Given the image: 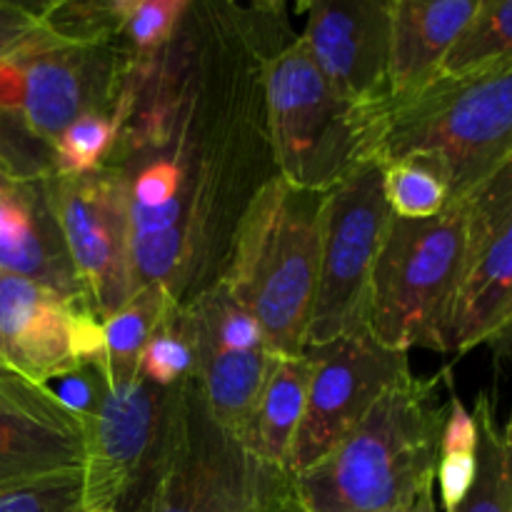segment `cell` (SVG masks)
<instances>
[{
  "instance_id": "1",
  "label": "cell",
  "mask_w": 512,
  "mask_h": 512,
  "mask_svg": "<svg viewBox=\"0 0 512 512\" xmlns=\"http://www.w3.org/2000/svg\"><path fill=\"white\" fill-rule=\"evenodd\" d=\"M288 30L283 3H190L155 55H135L103 168L128 195L138 288L190 305L220 283L255 195L278 178L263 63Z\"/></svg>"
},
{
  "instance_id": "2",
  "label": "cell",
  "mask_w": 512,
  "mask_h": 512,
  "mask_svg": "<svg viewBox=\"0 0 512 512\" xmlns=\"http://www.w3.org/2000/svg\"><path fill=\"white\" fill-rule=\"evenodd\" d=\"M445 370L405 378L305 473L290 480L285 512H390L435 488L448 400Z\"/></svg>"
},
{
  "instance_id": "3",
  "label": "cell",
  "mask_w": 512,
  "mask_h": 512,
  "mask_svg": "<svg viewBox=\"0 0 512 512\" xmlns=\"http://www.w3.org/2000/svg\"><path fill=\"white\" fill-rule=\"evenodd\" d=\"M325 193L270 180L233 238L220 285L253 315L275 355H300L320 270Z\"/></svg>"
},
{
  "instance_id": "4",
  "label": "cell",
  "mask_w": 512,
  "mask_h": 512,
  "mask_svg": "<svg viewBox=\"0 0 512 512\" xmlns=\"http://www.w3.org/2000/svg\"><path fill=\"white\" fill-rule=\"evenodd\" d=\"M290 480L210 413L190 378L173 388L158 453L123 512H285Z\"/></svg>"
},
{
  "instance_id": "5",
  "label": "cell",
  "mask_w": 512,
  "mask_h": 512,
  "mask_svg": "<svg viewBox=\"0 0 512 512\" xmlns=\"http://www.w3.org/2000/svg\"><path fill=\"white\" fill-rule=\"evenodd\" d=\"M275 168L295 188L328 193L375 160L383 110L335 93L300 33L288 30L263 63Z\"/></svg>"
},
{
  "instance_id": "6",
  "label": "cell",
  "mask_w": 512,
  "mask_h": 512,
  "mask_svg": "<svg viewBox=\"0 0 512 512\" xmlns=\"http://www.w3.org/2000/svg\"><path fill=\"white\" fill-rule=\"evenodd\" d=\"M430 155L443 165L453 203L512 160V63L435 78L383 110L378 163Z\"/></svg>"
},
{
  "instance_id": "7",
  "label": "cell",
  "mask_w": 512,
  "mask_h": 512,
  "mask_svg": "<svg viewBox=\"0 0 512 512\" xmlns=\"http://www.w3.org/2000/svg\"><path fill=\"white\" fill-rule=\"evenodd\" d=\"M465 253V203L428 220L393 218L370 275L365 328L398 353H450Z\"/></svg>"
},
{
  "instance_id": "8",
  "label": "cell",
  "mask_w": 512,
  "mask_h": 512,
  "mask_svg": "<svg viewBox=\"0 0 512 512\" xmlns=\"http://www.w3.org/2000/svg\"><path fill=\"white\" fill-rule=\"evenodd\" d=\"M133 60L125 40L80 45L45 38L0 60V113L53 148L83 115L118 113Z\"/></svg>"
},
{
  "instance_id": "9",
  "label": "cell",
  "mask_w": 512,
  "mask_h": 512,
  "mask_svg": "<svg viewBox=\"0 0 512 512\" xmlns=\"http://www.w3.org/2000/svg\"><path fill=\"white\" fill-rule=\"evenodd\" d=\"M390 223L393 210L385 200L383 163L378 160L360 165L325 193L318 290L305 348L365 328L370 275Z\"/></svg>"
},
{
  "instance_id": "10",
  "label": "cell",
  "mask_w": 512,
  "mask_h": 512,
  "mask_svg": "<svg viewBox=\"0 0 512 512\" xmlns=\"http://www.w3.org/2000/svg\"><path fill=\"white\" fill-rule=\"evenodd\" d=\"M313 360L303 423L290 450V475L318 465L380 398L413 375L408 353L380 345L368 328L305 348Z\"/></svg>"
},
{
  "instance_id": "11",
  "label": "cell",
  "mask_w": 512,
  "mask_h": 512,
  "mask_svg": "<svg viewBox=\"0 0 512 512\" xmlns=\"http://www.w3.org/2000/svg\"><path fill=\"white\" fill-rule=\"evenodd\" d=\"M50 200L73 268L100 318L135 295L128 195L118 170L50 175Z\"/></svg>"
},
{
  "instance_id": "12",
  "label": "cell",
  "mask_w": 512,
  "mask_h": 512,
  "mask_svg": "<svg viewBox=\"0 0 512 512\" xmlns=\"http://www.w3.org/2000/svg\"><path fill=\"white\" fill-rule=\"evenodd\" d=\"M173 388L138 375L128 383L100 378L98 393L80 413L85 433V510H125L143 485L168 418Z\"/></svg>"
},
{
  "instance_id": "13",
  "label": "cell",
  "mask_w": 512,
  "mask_h": 512,
  "mask_svg": "<svg viewBox=\"0 0 512 512\" xmlns=\"http://www.w3.org/2000/svg\"><path fill=\"white\" fill-rule=\"evenodd\" d=\"M103 318L90 300L0 273V363L50 385L83 368H103Z\"/></svg>"
},
{
  "instance_id": "14",
  "label": "cell",
  "mask_w": 512,
  "mask_h": 512,
  "mask_svg": "<svg viewBox=\"0 0 512 512\" xmlns=\"http://www.w3.org/2000/svg\"><path fill=\"white\" fill-rule=\"evenodd\" d=\"M465 203V253L450 353L493 345L512 323V160Z\"/></svg>"
},
{
  "instance_id": "15",
  "label": "cell",
  "mask_w": 512,
  "mask_h": 512,
  "mask_svg": "<svg viewBox=\"0 0 512 512\" xmlns=\"http://www.w3.org/2000/svg\"><path fill=\"white\" fill-rule=\"evenodd\" d=\"M188 310L195 340V383L210 413L245 440L270 365V350L258 320L223 288L200 293Z\"/></svg>"
},
{
  "instance_id": "16",
  "label": "cell",
  "mask_w": 512,
  "mask_h": 512,
  "mask_svg": "<svg viewBox=\"0 0 512 512\" xmlns=\"http://www.w3.org/2000/svg\"><path fill=\"white\" fill-rule=\"evenodd\" d=\"M390 3L320 0L305 5L300 33L335 93L365 108L390 103Z\"/></svg>"
},
{
  "instance_id": "17",
  "label": "cell",
  "mask_w": 512,
  "mask_h": 512,
  "mask_svg": "<svg viewBox=\"0 0 512 512\" xmlns=\"http://www.w3.org/2000/svg\"><path fill=\"white\" fill-rule=\"evenodd\" d=\"M85 433L78 413L0 363V485L83 470Z\"/></svg>"
},
{
  "instance_id": "18",
  "label": "cell",
  "mask_w": 512,
  "mask_h": 512,
  "mask_svg": "<svg viewBox=\"0 0 512 512\" xmlns=\"http://www.w3.org/2000/svg\"><path fill=\"white\" fill-rule=\"evenodd\" d=\"M48 178L0 173V273L33 280L65 298L90 300L65 248Z\"/></svg>"
},
{
  "instance_id": "19",
  "label": "cell",
  "mask_w": 512,
  "mask_h": 512,
  "mask_svg": "<svg viewBox=\"0 0 512 512\" xmlns=\"http://www.w3.org/2000/svg\"><path fill=\"white\" fill-rule=\"evenodd\" d=\"M480 0H393L390 3V103L413 98L438 78L445 55Z\"/></svg>"
},
{
  "instance_id": "20",
  "label": "cell",
  "mask_w": 512,
  "mask_h": 512,
  "mask_svg": "<svg viewBox=\"0 0 512 512\" xmlns=\"http://www.w3.org/2000/svg\"><path fill=\"white\" fill-rule=\"evenodd\" d=\"M310 378L313 360L305 350L300 355H278L255 403L245 443L260 463L278 473L290 475V450L303 423Z\"/></svg>"
},
{
  "instance_id": "21",
  "label": "cell",
  "mask_w": 512,
  "mask_h": 512,
  "mask_svg": "<svg viewBox=\"0 0 512 512\" xmlns=\"http://www.w3.org/2000/svg\"><path fill=\"white\" fill-rule=\"evenodd\" d=\"M173 303L160 288H138L123 308L103 320L105 355L100 373L105 380L128 383L138 378L140 353Z\"/></svg>"
},
{
  "instance_id": "22",
  "label": "cell",
  "mask_w": 512,
  "mask_h": 512,
  "mask_svg": "<svg viewBox=\"0 0 512 512\" xmlns=\"http://www.w3.org/2000/svg\"><path fill=\"white\" fill-rule=\"evenodd\" d=\"M503 63H512V0H480L445 55L438 78H458Z\"/></svg>"
},
{
  "instance_id": "23",
  "label": "cell",
  "mask_w": 512,
  "mask_h": 512,
  "mask_svg": "<svg viewBox=\"0 0 512 512\" xmlns=\"http://www.w3.org/2000/svg\"><path fill=\"white\" fill-rule=\"evenodd\" d=\"M383 190L393 218L428 220L453 203L443 165L430 155H405L383 163Z\"/></svg>"
},
{
  "instance_id": "24",
  "label": "cell",
  "mask_w": 512,
  "mask_h": 512,
  "mask_svg": "<svg viewBox=\"0 0 512 512\" xmlns=\"http://www.w3.org/2000/svg\"><path fill=\"white\" fill-rule=\"evenodd\" d=\"M473 418L478 423V470L465 498L448 512H512V485L505 468L503 433L488 393L478 395Z\"/></svg>"
},
{
  "instance_id": "25",
  "label": "cell",
  "mask_w": 512,
  "mask_h": 512,
  "mask_svg": "<svg viewBox=\"0 0 512 512\" xmlns=\"http://www.w3.org/2000/svg\"><path fill=\"white\" fill-rule=\"evenodd\" d=\"M445 385L450 390L448 418L440 438V458L435 480L445 510H453L470 490L478 470V423L453 390L450 370H445Z\"/></svg>"
},
{
  "instance_id": "26",
  "label": "cell",
  "mask_w": 512,
  "mask_h": 512,
  "mask_svg": "<svg viewBox=\"0 0 512 512\" xmlns=\"http://www.w3.org/2000/svg\"><path fill=\"white\" fill-rule=\"evenodd\" d=\"M138 375L158 388H178L195 378V340L188 310L170 305L138 360Z\"/></svg>"
},
{
  "instance_id": "27",
  "label": "cell",
  "mask_w": 512,
  "mask_h": 512,
  "mask_svg": "<svg viewBox=\"0 0 512 512\" xmlns=\"http://www.w3.org/2000/svg\"><path fill=\"white\" fill-rule=\"evenodd\" d=\"M118 113H88L70 123L53 143V175L95 173L113 153Z\"/></svg>"
},
{
  "instance_id": "28",
  "label": "cell",
  "mask_w": 512,
  "mask_h": 512,
  "mask_svg": "<svg viewBox=\"0 0 512 512\" xmlns=\"http://www.w3.org/2000/svg\"><path fill=\"white\" fill-rule=\"evenodd\" d=\"M40 20L50 38L60 43L100 45L123 40L120 0H93V3H45Z\"/></svg>"
},
{
  "instance_id": "29",
  "label": "cell",
  "mask_w": 512,
  "mask_h": 512,
  "mask_svg": "<svg viewBox=\"0 0 512 512\" xmlns=\"http://www.w3.org/2000/svg\"><path fill=\"white\" fill-rule=\"evenodd\" d=\"M190 0H120L123 40L138 58L155 55L183 23Z\"/></svg>"
},
{
  "instance_id": "30",
  "label": "cell",
  "mask_w": 512,
  "mask_h": 512,
  "mask_svg": "<svg viewBox=\"0 0 512 512\" xmlns=\"http://www.w3.org/2000/svg\"><path fill=\"white\" fill-rule=\"evenodd\" d=\"M0 512H85L83 470L0 485Z\"/></svg>"
},
{
  "instance_id": "31",
  "label": "cell",
  "mask_w": 512,
  "mask_h": 512,
  "mask_svg": "<svg viewBox=\"0 0 512 512\" xmlns=\"http://www.w3.org/2000/svg\"><path fill=\"white\" fill-rule=\"evenodd\" d=\"M490 350L495 353V358H512V323L505 328V333L490 345Z\"/></svg>"
},
{
  "instance_id": "32",
  "label": "cell",
  "mask_w": 512,
  "mask_h": 512,
  "mask_svg": "<svg viewBox=\"0 0 512 512\" xmlns=\"http://www.w3.org/2000/svg\"><path fill=\"white\" fill-rule=\"evenodd\" d=\"M500 433H503V453H505V468H508V475H510V485H512V415L510 420L505 423V428H500Z\"/></svg>"
},
{
  "instance_id": "33",
  "label": "cell",
  "mask_w": 512,
  "mask_h": 512,
  "mask_svg": "<svg viewBox=\"0 0 512 512\" xmlns=\"http://www.w3.org/2000/svg\"><path fill=\"white\" fill-rule=\"evenodd\" d=\"M415 512H438L435 510V498H433V488L425 490L423 495L418 498V503H415Z\"/></svg>"
},
{
  "instance_id": "34",
  "label": "cell",
  "mask_w": 512,
  "mask_h": 512,
  "mask_svg": "<svg viewBox=\"0 0 512 512\" xmlns=\"http://www.w3.org/2000/svg\"><path fill=\"white\" fill-rule=\"evenodd\" d=\"M418 503V500H415ZM415 503L408 505V508H398V510H390V512H415Z\"/></svg>"
},
{
  "instance_id": "35",
  "label": "cell",
  "mask_w": 512,
  "mask_h": 512,
  "mask_svg": "<svg viewBox=\"0 0 512 512\" xmlns=\"http://www.w3.org/2000/svg\"><path fill=\"white\" fill-rule=\"evenodd\" d=\"M85 512H118L115 508H93V510H85Z\"/></svg>"
}]
</instances>
